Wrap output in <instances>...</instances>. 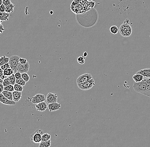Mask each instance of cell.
Returning a JSON list of instances; mask_svg holds the SVG:
<instances>
[{
	"label": "cell",
	"mask_w": 150,
	"mask_h": 147,
	"mask_svg": "<svg viewBox=\"0 0 150 147\" xmlns=\"http://www.w3.org/2000/svg\"><path fill=\"white\" fill-rule=\"evenodd\" d=\"M2 21H1V24H0V33L2 34L3 31H4V29L3 28V26L2 24Z\"/></svg>",
	"instance_id": "37"
},
{
	"label": "cell",
	"mask_w": 150,
	"mask_h": 147,
	"mask_svg": "<svg viewBox=\"0 0 150 147\" xmlns=\"http://www.w3.org/2000/svg\"><path fill=\"white\" fill-rule=\"evenodd\" d=\"M3 3V0H0V5H1Z\"/></svg>",
	"instance_id": "43"
},
{
	"label": "cell",
	"mask_w": 150,
	"mask_h": 147,
	"mask_svg": "<svg viewBox=\"0 0 150 147\" xmlns=\"http://www.w3.org/2000/svg\"><path fill=\"white\" fill-rule=\"evenodd\" d=\"M51 141L50 140L46 141L41 142L40 143L39 147H49L51 146Z\"/></svg>",
	"instance_id": "21"
},
{
	"label": "cell",
	"mask_w": 150,
	"mask_h": 147,
	"mask_svg": "<svg viewBox=\"0 0 150 147\" xmlns=\"http://www.w3.org/2000/svg\"><path fill=\"white\" fill-rule=\"evenodd\" d=\"M20 58V57L17 55H14V56H11L10 58L9 63L10 66V68L13 69L14 71V73L17 72V67L19 62Z\"/></svg>",
	"instance_id": "5"
},
{
	"label": "cell",
	"mask_w": 150,
	"mask_h": 147,
	"mask_svg": "<svg viewBox=\"0 0 150 147\" xmlns=\"http://www.w3.org/2000/svg\"><path fill=\"white\" fill-rule=\"evenodd\" d=\"M15 7V6L14 4L12 3L9 6L6 7L5 12L8 13H12L14 12V9Z\"/></svg>",
	"instance_id": "20"
},
{
	"label": "cell",
	"mask_w": 150,
	"mask_h": 147,
	"mask_svg": "<svg viewBox=\"0 0 150 147\" xmlns=\"http://www.w3.org/2000/svg\"><path fill=\"white\" fill-rule=\"evenodd\" d=\"M9 78H10V80L11 83L12 85H14L16 83V78H15V73H13L12 75H11L10 76H9Z\"/></svg>",
	"instance_id": "30"
},
{
	"label": "cell",
	"mask_w": 150,
	"mask_h": 147,
	"mask_svg": "<svg viewBox=\"0 0 150 147\" xmlns=\"http://www.w3.org/2000/svg\"><path fill=\"white\" fill-rule=\"evenodd\" d=\"M0 70H1V72H0V77H1V76L4 75V74H3V70L1 68L0 69Z\"/></svg>",
	"instance_id": "39"
},
{
	"label": "cell",
	"mask_w": 150,
	"mask_h": 147,
	"mask_svg": "<svg viewBox=\"0 0 150 147\" xmlns=\"http://www.w3.org/2000/svg\"><path fill=\"white\" fill-rule=\"evenodd\" d=\"M120 34L125 38L130 37L132 33V28L130 26L129 22L124 21L120 28Z\"/></svg>",
	"instance_id": "1"
},
{
	"label": "cell",
	"mask_w": 150,
	"mask_h": 147,
	"mask_svg": "<svg viewBox=\"0 0 150 147\" xmlns=\"http://www.w3.org/2000/svg\"><path fill=\"white\" fill-rule=\"evenodd\" d=\"M58 96L55 94L50 92L46 96V102L48 103L57 102Z\"/></svg>",
	"instance_id": "10"
},
{
	"label": "cell",
	"mask_w": 150,
	"mask_h": 147,
	"mask_svg": "<svg viewBox=\"0 0 150 147\" xmlns=\"http://www.w3.org/2000/svg\"><path fill=\"white\" fill-rule=\"evenodd\" d=\"M88 56V53L87 52H84L83 53V56L84 57H86Z\"/></svg>",
	"instance_id": "40"
},
{
	"label": "cell",
	"mask_w": 150,
	"mask_h": 147,
	"mask_svg": "<svg viewBox=\"0 0 150 147\" xmlns=\"http://www.w3.org/2000/svg\"><path fill=\"white\" fill-rule=\"evenodd\" d=\"M0 80H1V83H0V84H3V80L1 79Z\"/></svg>",
	"instance_id": "42"
},
{
	"label": "cell",
	"mask_w": 150,
	"mask_h": 147,
	"mask_svg": "<svg viewBox=\"0 0 150 147\" xmlns=\"http://www.w3.org/2000/svg\"><path fill=\"white\" fill-rule=\"evenodd\" d=\"M61 105L57 102L48 103V109L50 112L58 110L61 109Z\"/></svg>",
	"instance_id": "11"
},
{
	"label": "cell",
	"mask_w": 150,
	"mask_h": 147,
	"mask_svg": "<svg viewBox=\"0 0 150 147\" xmlns=\"http://www.w3.org/2000/svg\"><path fill=\"white\" fill-rule=\"evenodd\" d=\"M51 136L50 134H48V133L44 134L43 135H42V137L41 142L46 141L50 140L51 139Z\"/></svg>",
	"instance_id": "24"
},
{
	"label": "cell",
	"mask_w": 150,
	"mask_h": 147,
	"mask_svg": "<svg viewBox=\"0 0 150 147\" xmlns=\"http://www.w3.org/2000/svg\"><path fill=\"white\" fill-rule=\"evenodd\" d=\"M3 88H4V86H3V84H0V93H2L3 91Z\"/></svg>",
	"instance_id": "38"
},
{
	"label": "cell",
	"mask_w": 150,
	"mask_h": 147,
	"mask_svg": "<svg viewBox=\"0 0 150 147\" xmlns=\"http://www.w3.org/2000/svg\"><path fill=\"white\" fill-rule=\"evenodd\" d=\"M13 100L16 102H19L22 97L21 92L15 90L12 92Z\"/></svg>",
	"instance_id": "13"
},
{
	"label": "cell",
	"mask_w": 150,
	"mask_h": 147,
	"mask_svg": "<svg viewBox=\"0 0 150 147\" xmlns=\"http://www.w3.org/2000/svg\"><path fill=\"white\" fill-rule=\"evenodd\" d=\"M77 86L79 88L82 90H88L91 89L93 86H95V81L93 78L83 83H77Z\"/></svg>",
	"instance_id": "4"
},
{
	"label": "cell",
	"mask_w": 150,
	"mask_h": 147,
	"mask_svg": "<svg viewBox=\"0 0 150 147\" xmlns=\"http://www.w3.org/2000/svg\"><path fill=\"white\" fill-rule=\"evenodd\" d=\"M5 9H6V7H5V5H4L3 3H2V4L1 5V7H0V12H5Z\"/></svg>",
	"instance_id": "35"
},
{
	"label": "cell",
	"mask_w": 150,
	"mask_h": 147,
	"mask_svg": "<svg viewBox=\"0 0 150 147\" xmlns=\"http://www.w3.org/2000/svg\"><path fill=\"white\" fill-rule=\"evenodd\" d=\"M93 79V77L91 74L87 73L81 75L76 80L77 83H83L87 82L90 80Z\"/></svg>",
	"instance_id": "6"
},
{
	"label": "cell",
	"mask_w": 150,
	"mask_h": 147,
	"mask_svg": "<svg viewBox=\"0 0 150 147\" xmlns=\"http://www.w3.org/2000/svg\"><path fill=\"white\" fill-rule=\"evenodd\" d=\"M11 84V83L10 80L9 78V77H7L3 80V85L4 87L8 86Z\"/></svg>",
	"instance_id": "29"
},
{
	"label": "cell",
	"mask_w": 150,
	"mask_h": 147,
	"mask_svg": "<svg viewBox=\"0 0 150 147\" xmlns=\"http://www.w3.org/2000/svg\"><path fill=\"white\" fill-rule=\"evenodd\" d=\"M21 77L24 79L26 82H28L30 79V77L27 72H24L22 73Z\"/></svg>",
	"instance_id": "28"
},
{
	"label": "cell",
	"mask_w": 150,
	"mask_h": 147,
	"mask_svg": "<svg viewBox=\"0 0 150 147\" xmlns=\"http://www.w3.org/2000/svg\"><path fill=\"white\" fill-rule=\"evenodd\" d=\"M136 73H140L143 75L144 77L150 78V68L144 69L138 71Z\"/></svg>",
	"instance_id": "15"
},
{
	"label": "cell",
	"mask_w": 150,
	"mask_h": 147,
	"mask_svg": "<svg viewBox=\"0 0 150 147\" xmlns=\"http://www.w3.org/2000/svg\"><path fill=\"white\" fill-rule=\"evenodd\" d=\"M9 60H10V58L7 57L5 56L2 57L0 59V66L9 62Z\"/></svg>",
	"instance_id": "22"
},
{
	"label": "cell",
	"mask_w": 150,
	"mask_h": 147,
	"mask_svg": "<svg viewBox=\"0 0 150 147\" xmlns=\"http://www.w3.org/2000/svg\"><path fill=\"white\" fill-rule=\"evenodd\" d=\"M85 58V57H84ZM83 57H80L77 59V61L80 64H84L85 63V59Z\"/></svg>",
	"instance_id": "31"
},
{
	"label": "cell",
	"mask_w": 150,
	"mask_h": 147,
	"mask_svg": "<svg viewBox=\"0 0 150 147\" xmlns=\"http://www.w3.org/2000/svg\"><path fill=\"white\" fill-rule=\"evenodd\" d=\"M10 13L6 12H1L0 13V20L1 21H5L9 20V18L10 16Z\"/></svg>",
	"instance_id": "16"
},
{
	"label": "cell",
	"mask_w": 150,
	"mask_h": 147,
	"mask_svg": "<svg viewBox=\"0 0 150 147\" xmlns=\"http://www.w3.org/2000/svg\"><path fill=\"white\" fill-rule=\"evenodd\" d=\"M46 98L44 95L41 94H37L31 99V101L33 104H38L42 102L45 101Z\"/></svg>",
	"instance_id": "7"
},
{
	"label": "cell",
	"mask_w": 150,
	"mask_h": 147,
	"mask_svg": "<svg viewBox=\"0 0 150 147\" xmlns=\"http://www.w3.org/2000/svg\"><path fill=\"white\" fill-rule=\"evenodd\" d=\"M30 67V64L28 62L25 64H22L19 62L17 67V71L21 72V74L24 72H27L29 70Z\"/></svg>",
	"instance_id": "8"
},
{
	"label": "cell",
	"mask_w": 150,
	"mask_h": 147,
	"mask_svg": "<svg viewBox=\"0 0 150 147\" xmlns=\"http://www.w3.org/2000/svg\"><path fill=\"white\" fill-rule=\"evenodd\" d=\"M27 59L24 58H20L19 59V62L22 64H25L27 63Z\"/></svg>",
	"instance_id": "34"
},
{
	"label": "cell",
	"mask_w": 150,
	"mask_h": 147,
	"mask_svg": "<svg viewBox=\"0 0 150 147\" xmlns=\"http://www.w3.org/2000/svg\"><path fill=\"white\" fill-rule=\"evenodd\" d=\"M26 83H27V82H26L22 77L16 79V83L20 84L21 86H25L26 85Z\"/></svg>",
	"instance_id": "23"
},
{
	"label": "cell",
	"mask_w": 150,
	"mask_h": 147,
	"mask_svg": "<svg viewBox=\"0 0 150 147\" xmlns=\"http://www.w3.org/2000/svg\"><path fill=\"white\" fill-rule=\"evenodd\" d=\"M3 3L5 5V7H7L11 4L12 3L11 0H3Z\"/></svg>",
	"instance_id": "33"
},
{
	"label": "cell",
	"mask_w": 150,
	"mask_h": 147,
	"mask_svg": "<svg viewBox=\"0 0 150 147\" xmlns=\"http://www.w3.org/2000/svg\"><path fill=\"white\" fill-rule=\"evenodd\" d=\"M48 108V105L47 104V103L45 102V101L36 104V106H35V108L36 110L40 111H45Z\"/></svg>",
	"instance_id": "12"
},
{
	"label": "cell",
	"mask_w": 150,
	"mask_h": 147,
	"mask_svg": "<svg viewBox=\"0 0 150 147\" xmlns=\"http://www.w3.org/2000/svg\"><path fill=\"white\" fill-rule=\"evenodd\" d=\"M14 73V71L11 68H8L3 70V74L4 76L9 77Z\"/></svg>",
	"instance_id": "19"
},
{
	"label": "cell",
	"mask_w": 150,
	"mask_h": 147,
	"mask_svg": "<svg viewBox=\"0 0 150 147\" xmlns=\"http://www.w3.org/2000/svg\"><path fill=\"white\" fill-rule=\"evenodd\" d=\"M44 134L42 130L38 129L30 135L31 141L35 144L40 143Z\"/></svg>",
	"instance_id": "2"
},
{
	"label": "cell",
	"mask_w": 150,
	"mask_h": 147,
	"mask_svg": "<svg viewBox=\"0 0 150 147\" xmlns=\"http://www.w3.org/2000/svg\"><path fill=\"white\" fill-rule=\"evenodd\" d=\"M1 77V79H3V80H4V79H5V78H7V76H4V75H3V76H1V77Z\"/></svg>",
	"instance_id": "41"
},
{
	"label": "cell",
	"mask_w": 150,
	"mask_h": 147,
	"mask_svg": "<svg viewBox=\"0 0 150 147\" xmlns=\"http://www.w3.org/2000/svg\"><path fill=\"white\" fill-rule=\"evenodd\" d=\"M0 102L3 104L7 105H15L16 104V102L13 100L8 99L2 93H0Z\"/></svg>",
	"instance_id": "9"
},
{
	"label": "cell",
	"mask_w": 150,
	"mask_h": 147,
	"mask_svg": "<svg viewBox=\"0 0 150 147\" xmlns=\"http://www.w3.org/2000/svg\"><path fill=\"white\" fill-rule=\"evenodd\" d=\"M144 77L142 74L140 73H136L135 75H133V79L135 82H139L142 81L144 80Z\"/></svg>",
	"instance_id": "17"
},
{
	"label": "cell",
	"mask_w": 150,
	"mask_h": 147,
	"mask_svg": "<svg viewBox=\"0 0 150 147\" xmlns=\"http://www.w3.org/2000/svg\"><path fill=\"white\" fill-rule=\"evenodd\" d=\"M15 76L16 79H19V78L21 77V72H17L15 73Z\"/></svg>",
	"instance_id": "36"
},
{
	"label": "cell",
	"mask_w": 150,
	"mask_h": 147,
	"mask_svg": "<svg viewBox=\"0 0 150 147\" xmlns=\"http://www.w3.org/2000/svg\"><path fill=\"white\" fill-rule=\"evenodd\" d=\"M143 95L150 98V78L146 79V87Z\"/></svg>",
	"instance_id": "14"
},
{
	"label": "cell",
	"mask_w": 150,
	"mask_h": 147,
	"mask_svg": "<svg viewBox=\"0 0 150 147\" xmlns=\"http://www.w3.org/2000/svg\"><path fill=\"white\" fill-rule=\"evenodd\" d=\"M14 87L15 90L17 91L22 92L23 90V86L20 85V84H18V83H15L14 85Z\"/></svg>",
	"instance_id": "26"
},
{
	"label": "cell",
	"mask_w": 150,
	"mask_h": 147,
	"mask_svg": "<svg viewBox=\"0 0 150 147\" xmlns=\"http://www.w3.org/2000/svg\"><path fill=\"white\" fill-rule=\"evenodd\" d=\"M3 90H5L8 91L12 92H13L15 91L14 85L11 84L6 86V87H4Z\"/></svg>",
	"instance_id": "27"
},
{
	"label": "cell",
	"mask_w": 150,
	"mask_h": 147,
	"mask_svg": "<svg viewBox=\"0 0 150 147\" xmlns=\"http://www.w3.org/2000/svg\"><path fill=\"white\" fill-rule=\"evenodd\" d=\"M110 31L113 34H117L119 32V29L116 26H111L110 29Z\"/></svg>",
	"instance_id": "25"
},
{
	"label": "cell",
	"mask_w": 150,
	"mask_h": 147,
	"mask_svg": "<svg viewBox=\"0 0 150 147\" xmlns=\"http://www.w3.org/2000/svg\"><path fill=\"white\" fill-rule=\"evenodd\" d=\"M146 87V79H144L139 82H135L133 85V88L134 90L138 93L143 95Z\"/></svg>",
	"instance_id": "3"
},
{
	"label": "cell",
	"mask_w": 150,
	"mask_h": 147,
	"mask_svg": "<svg viewBox=\"0 0 150 147\" xmlns=\"http://www.w3.org/2000/svg\"><path fill=\"white\" fill-rule=\"evenodd\" d=\"M8 68H11L9 62L6 63V64H3V65L1 66V68L3 70H5V69Z\"/></svg>",
	"instance_id": "32"
},
{
	"label": "cell",
	"mask_w": 150,
	"mask_h": 147,
	"mask_svg": "<svg viewBox=\"0 0 150 147\" xmlns=\"http://www.w3.org/2000/svg\"><path fill=\"white\" fill-rule=\"evenodd\" d=\"M2 93L8 99L10 100H13V95H12V92L3 90Z\"/></svg>",
	"instance_id": "18"
}]
</instances>
